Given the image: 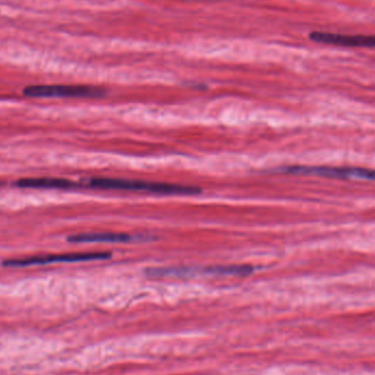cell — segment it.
Instances as JSON below:
<instances>
[{
  "label": "cell",
  "mask_w": 375,
  "mask_h": 375,
  "mask_svg": "<svg viewBox=\"0 0 375 375\" xmlns=\"http://www.w3.org/2000/svg\"><path fill=\"white\" fill-rule=\"evenodd\" d=\"M89 186L95 189L119 190V191L151 192L160 195H193L200 193L195 186L180 184H160L149 181L125 180V179L96 178L90 180Z\"/></svg>",
  "instance_id": "1"
},
{
  "label": "cell",
  "mask_w": 375,
  "mask_h": 375,
  "mask_svg": "<svg viewBox=\"0 0 375 375\" xmlns=\"http://www.w3.org/2000/svg\"><path fill=\"white\" fill-rule=\"evenodd\" d=\"M23 95L33 98H97L103 95V90L76 85H35L25 88Z\"/></svg>",
  "instance_id": "2"
},
{
  "label": "cell",
  "mask_w": 375,
  "mask_h": 375,
  "mask_svg": "<svg viewBox=\"0 0 375 375\" xmlns=\"http://www.w3.org/2000/svg\"><path fill=\"white\" fill-rule=\"evenodd\" d=\"M110 253H73V254L46 255L29 257L21 259H7L3 262L5 267H28V266L47 265L57 262H81L90 260H103L110 258Z\"/></svg>",
  "instance_id": "3"
},
{
  "label": "cell",
  "mask_w": 375,
  "mask_h": 375,
  "mask_svg": "<svg viewBox=\"0 0 375 375\" xmlns=\"http://www.w3.org/2000/svg\"><path fill=\"white\" fill-rule=\"evenodd\" d=\"M310 40L327 45L343 47H375V35L338 34V33L315 31L310 34Z\"/></svg>",
  "instance_id": "4"
},
{
  "label": "cell",
  "mask_w": 375,
  "mask_h": 375,
  "mask_svg": "<svg viewBox=\"0 0 375 375\" xmlns=\"http://www.w3.org/2000/svg\"><path fill=\"white\" fill-rule=\"evenodd\" d=\"M69 243H105L125 244L136 242V236L123 233H92V234H78L67 238Z\"/></svg>",
  "instance_id": "5"
},
{
  "label": "cell",
  "mask_w": 375,
  "mask_h": 375,
  "mask_svg": "<svg viewBox=\"0 0 375 375\" xmlns=\"http://www.w3.org/2000/svg\"><path fill=\"white\" fill-rule=\"evenodd\" d=\"M16 186L25 189H73L77 184L63 178H22Z\"/></svg>",
  "instance_id": "6"
},
{
  "label": "cell",
  "mask_w": 375,
  "mask_h": 375,
  "mask_svg": "<svg viewBox=\"0 0 375 375\" xmlns=\"http://www.w3.org/2000/svg\"><path fill=\"white\" fill-rule=\"evenodd\" d=\"M328 177L334 178H360L375 181V171L362 169V168L330 167Z\"/></svg>",
  "instance_id": "7"
}]
</instances>
